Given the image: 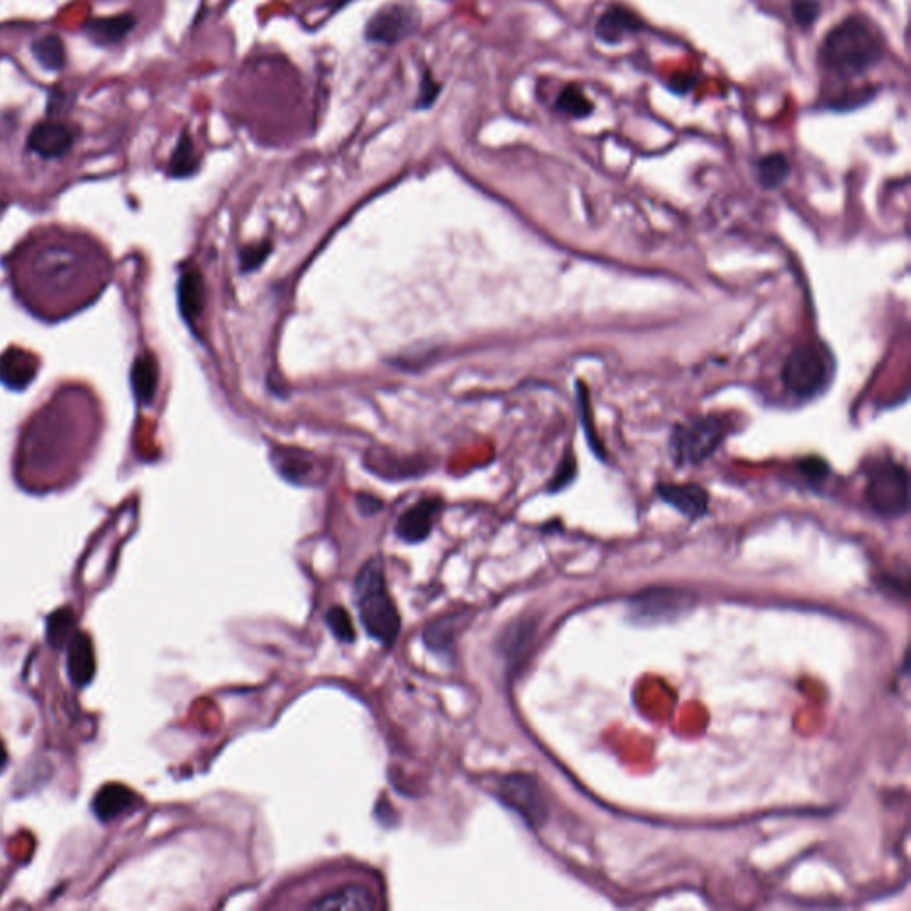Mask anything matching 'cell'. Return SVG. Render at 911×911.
Masks as SVG:
<instances>
[{"instance_id":"6da1fadb","label":"cell","mask_w":911,"mask_h":911,"mask_svg":"<svg viewBox=\"0 0 911 911\" xmlns=\"http://www.w3.org/2000/svg\"><path fill=\"white\" fill-rule=\"evenodd\" d=\"M98 251L86 241L72 237H52L33 246L25 257V276L31 280V291L45 296V301L63 303L82 294L84 289H97Z\"/></svg>"},{"instance_id":"7a4b0ae2","label":"cell","mask_w":911,"mask_h":911,"mask_svg":"<svg viewBox=\"0 0 911 911\" xmlns=\"http://www.w3.org/2000/svg\"><path fill=\"white\" fill-rule=\"evenodd\" d=\"M885 45L878 29L862 15H851L830 29L819 49V65L835 81L851 82L881 65Z\"/></svg>"},{"instance_id":"3957f363","label":"cell","mask_w":911,"mask_h":911,"mask_svg":"<svg viewBox=\"0 0 911 911\" xmlns=\"http://www.w3.org/2000/svg\"><path fill=\"white\" fill-rule=\"evenodd\" d=\"M356 604L360 620L369 636L385 646L396 643L401 632V616L396 604L388 595L385 572L379 559H371L362 566L355 581Z\"/></svg>"},{"instance_id":"277c9868","label":"cell","mask_w":911,"mask_h":911,"mask_svg":"<svg viewBox=\"0 0 911 911\" xmlns=\"http://www.w3.org/2000/svg\"><path fill=\"white\" fill-rule=\"evenodd\" d=\"M835 360L830 351L817 344L796 347L783 363L782 383L791 396L810 401L830 387Z\"/></svg>"},{"instance_id":"5b68a950","label":"cell","mask_w":911,"mask_h":911,"mask_svg":"<svg viewBox=\"0 0 911 911\" xmlns=\"http://www.w3.org/2000/svg\"><path fill=\"white\" fill-rule=\"evenodd\" d=\"M865 500L881 518H899L910 509V476L899 461H874L867 470Z\"/></svg>"},{"instance_id":"8992f818","label":"cell","mask_w":911,"mask_h":911,"mask_svg":"<svg viewBox=\"0 0 911 911\" xmlns=\"http://www.w3.org/2000/svg\"><path fill=\"white\" fill-rule=\"evenodd\" d=\"M726 422L714 415L678 424L671 435V452L678 467H696L709 460L725 442Z\"/></svg>"},{"instance_id":"52a82bcc","label":"cell","mask_w":911,"mask_h":911,"mask_svg":"<svg viewBox=\"0 0 911 911\" xmlns=\"http://www.w3.org/2000/svg\"><path fill=\"white\" fill-rule=\"evenodd\" d=\"M497 796L531 828H541L549 817V805L540 783L529 774H509L502 778L497 785Z\"/></svg>"},{"instance_id":"ba28073f","label":"cell","mask_w":911,"mask_h":911,"mask_svg":"<svg viewBox=\"0 0 911 911\" xmlns=\"http://www.w3.org/2000/svg\"><path fill=\"white\" fill-rule=\"evenodd\" d=\"M694 604V595L686 589L650 588L630 600V616L637 623H662L686 613Z\"/></svg>"},{"instance_id":"9c48e42d","label":"cell","mask_w":911,"mask_h":911,"mask_svg":"<svg viewBox=\"0 0 911 911\" xmlns=\"http://www.w3.org/2000/svg\"><path fill=\"white\" fill-rule=\"evenodd\" d=\"M419 13L401 4L379 9L367 24V40L383 45H396L417 29Z\"/></svg>"},{"instance_id":"30bf717a","label":"cell","mask_w":911,"mask_h":911,"mask_svg":"<svg viewBox=\"0 0 911 911\" xmlns=\"http://www.w3.org/2000/svg\"><path fill=\"white\" fill-rule=\"evenodd\" d=\"M643 31H646L645 20L623 4H611L595 24V36L604 45H620L625 38Z\"/></svg>"},{"instance_id":"8fae6325","label":"cell","mask_w":911,"mask_h":911,"mask_svg":"<svg viewBox=\"0 0 911 911\" xmlns=\"http://www.w3.org/2000/svg\"><path fill=\"white\" fill-rule=\"evenodd\" d=\"M657 495L689 520H698L709 511V493L696 483H661Z\"/></svg>"},{"instance_id":"7c38bea8","label":"cell","mask_w":911,"mask_h":911,"mask_svg":"<svg viewBox=\"0 0 911 911\" xmlns=\"http://www.w3.org/2000/svg\"><path fill=\"white\" fill-rule=\"evenodd\" d=\"M27 146L43 159H59L72 150V129L61 121H43L29 134Z\"/></svg>"},{"instance_id":"4fadbf2b","label":"cell","mask_w":911,"mask_h":911,"mask_svg":"<svg viewBox=\"0 0 911 911\" xmlns=\"http://www.w3.org/2000/svg\"><path fill=\"white\" fill-rule=\"evenodd\" d=\"M438 509H440L438 500H420L413 508L404 511L401 518L397 520V536L408 543H419V541L426 540L433 529V520H435Z\"/></svg>"},{"instance_id":"5bb4252c","label":"cell","mask_w":911,"mask_h":911,"mask_svg":"<svg viewBox=\"0 0 911 911\" xmlns=\"http://www.w3.org/2000/svg\"><path fill=\"white\" fill-rule=\"evenodd\" d=\"M68 675L70 680L77 687L88 686L89 682L95 677L97 671V659H95V648L91 643V637L84 632H75L72 639L68 641Z\"/></svg>"},{"instance_id":"9a60e30c","label":"cell","mask_w":911,"mask_h":911,"mask_svg":"<svg viewBox=\"0 0 911 911\" xmlns=\"http://www.w3.org/2000/svg\"><path fill=\"white\" fill-rule=\"evenodd\" d=\"M310 910H358L369 911L376 908V901L369 888L362 885H346L337 888L330 894L319 897L314 903L308 904Z\"/></svg>"},{"instance_id":"2e32d148","label":"cell","mask_w":911,"mask_h":911,"mask_svg":"<svg viewBox=\"0 0 911 911\" xmlns=\"http://www.w3.org/2000/svg\"><path fill=\"white\" fill-rule=\"evenodd\" d=\"M275 467L291 483L308 484L317 476L319 463L310 452L299 449H276Z\"/></svg>"},{"instance_id":"e0dca14e","label":"cell","mask_w":911,"mask_h":911,"mask_svg":"<svg viewBox=\"0 0 911 911\" xmlns=\"http://www.w3.org/2000/svg\"><path fill=\"white\" fill-rule=\"evenodd\" d=\"M134 792L121 783H107L93 799V812L100 821L109 823L120 817L134 801Z\"/></svg>"},{"instance_id":"ac0fdd59","label":"cell","mask_w":911,"mask_h":911,"mask_svg":"<svg viewBox=\"0 0 911 911\" xmlns=\"http://www.w3.org/2000/svg\"><path fill=\"white\" fill-rule=\"evenodd\" d=\"M36 360L20 349H11L0 358V379L11 388H24L36 374Z\"/></svg>"},{"instance_id":"d6986e66","label":"cell","mask_w":911,"mask_h":911,"mask_svg":"<svg viewBox=\"0 0 911 911\" xmlns=\"http://www.w3.org/2000/svg\"><path fill=\"white\" fill-rule=\"evenodd\" d=\"M178 301L180 310L189 323L196 321L202 315L205 307V283L196 269H189L178 285Z\"/></svg>"},{"instance_id":"ffe728a7","label":"cell","mask_w":911,"mask_h":911,"mask_svg":"<svg viewBox=\"0 0 911 911\" xmlns=\"http://www.w3.org/2000/svg\"><path fill=\"white\" fill-rule=\"evenodd\" d=\"M136 18L132 15L95 18L86 24V34L98 45H114L123 40L134 29Z\"/></svg>"},{"instance_id":"44dd1931","label":"cell","mask_w":911,"mask_h":911,"mask_svg":"<svg viewBox=\"0 0 911 911\" xmlns=\"http://www.w3.org/2000/svg\"><path fill=\"white\" fill-rule=\"evenodd\" d=\"M755 170H757L758 184L764 189L773 191V189L782 187L787 182V178L791 177V162L782 152H773V154H767L762 159H758Z\"/></svg>"},{"instance_id":"7402d4cb","label":"cell","mask_w":911,"mask_h":911,"mask_svg":"<svg viewBox=\"0 0 911 911\" xmlns=\"http://www.w3.org/2000/svg\"><path fill=\"white\" fill-rule=\"evenodd\" d=\"M157 381H159V369H157L154 356H139L132 369V385H134L136 396L141 403H152L155 390H157Z\"/></svg>"},{"instance_id":"603a6c76","label":"cell","mask_w":911,"mask_h":911,"mask_svg":"<svg viewBox=\"0 0 911 911\" xmlns=\"http://www.w3.org/2000/svg\"><path fill=\"white\" fill-rule=\"evenodd\" d=\"M556 111L572 120H584L593 114L595 104L586 97V93L577 84H568L557 95Z\"/></svg>"},{"instance_id":"cb8c5ba5","label":"cell","mask_w":911,"mask_h":911,"mask_svg":"<svg viewBox=\"0 0 911 911\" xmlns=\"http://www.w3.org/2000/svg\"><path fill=\"white\" fill-rule=\"evenodd\" d=\"M33 56L45 70H50V72H59L66 65L65 45L56 34H47L34 41Z\"/></svg>"},{"instance_id":"d4e9b609","label":"cell","mask_w":911,"mask_h":911,"mask_svg":"<svg viewBox=\"0 0 911 911\" xmlns=\"http://www.w3.org/2000/svg\"><path fill=\"white\" fill-rule=\"evenodd\" d=\"M878 93L879 89L876 86H867V84L865 86H856V88H847L837 93V95H833L826 107L830 111H835V113H849V111H856L863 105L872 102V98L876 97Z\"/></svg>"},{"instance_id":"484cf974","label":"cell","mask_w":911,"mask_h":911,"mask_svg":"<svg viewBox=\"0 0 911 911\" xmlns=\"http://www.w3.org/2000/svg\"><path fill=\"white\" fill-rule=\"evenodd\" d=\"M460 620L461 616H445V618H440L435 623H431L426 632H424L426 645L431 650H436V652L449 650V646L454 643L458 627H460V623H458Z\"/></svg>"},{"instance_id":"4316f807","label":"cell","mask_w":911,"mask_h":911,"mask_svg":"<svg viewBox=\"0 0 911 911\" xmlns=\"http://www.w3.org/2000/svg\"><path fill=\"white\" fill-rule=\"evenodd\" d=\"M198 155L194 150L193 141L187 136L186 132L178 139L177 148L171 155L170 175L171 177H189L194 171L198 170Z\"/></svg>"},{"instance_id":"83f0119b","label":"cell","mask_w":911,"mask_h":911,"mask_svg":"<svg viewBox=\"0 0 911 911\" xmlns=\"http://www.w3.org/2000/svg\"><path fill=\"white\" fill-rule=\"evenodd\" d=\"M73 627H75V616L70 609H59L50 616L47 621V639L54 648L68 645L72 639Z\"/></svg>"},{"instance_id":"f1b7e54d","label":"cell","mask_w":911,"mask_h":911,"mask_svg":"<svg viewBox=\"0 0 911 911\" xmlns=\"http://www.w3.org/2000/svg\"><path fill=\"white\" fill-rule=\"evenodd\" d=\"M821 13L823 6L819 0H791L792 20L803 31L812 29L821 18Z\"/></svg>"},{"instance_id":"f546056e","label":"cell","mask_w":911,"mask_h":911,"mask_svg":"<svg viewBox=\"0 0 911 911\" xmlns=\"http://www.w3.org/2000/svg\"><path fill=\"white\" fill-rule=\"evenodd\" d=\"M326 621H328V627H330L333 636L337 637L342 643H353L355 641L356 632L355 627H353V620L351 616L347 613L344 607H331L328 611V616H326Z\"/></svg>"},{"instance_id":"4dcf8cb0","label":"cell","mask_w":911,"mask_h":911,"mask_svg":"<svg viewBox=\"0 0 911 911\" xmlns=\"http://www.w3.org/2000/svg\"><path fill=\"white\" fill-rule=\"evenodd\" d=\"M271 253V242H260L257 246H250L241 253V269L244 273L255 271L266 262Z\"/></svg>"},{"instance_id":"1f68e13d","label":"cell","mask_w":911,"mask_h":911,"mask_svg":"<svg viewBox=\"0 0 911 911\" xmlns=\"http://www.w3.org/2000/svg\"><path fill=\"white\" fill-rule=\"evenodd\" d=\"M573 476H575V460H573L572 452H570V454L566 456V460L563 461L561 470L554 476V481L550 484V490L554 492V490L563 488V486H566V484L572 481Z\"/></svg>"},{"instance_id":"d6a6232c","label":"cell","mask_w":911,"mask_h":911,"mask_svg":"<svg viewBox=\"0 0 911 911\" xmlns=\"http://www.w3.org/2000/svg\"><path fill=\"white\" fill-rule=\"evenodd\" d=\"M420 89H422V93H420L417 107L426 109V107H429V105L435 102L436 97H438V91H440V86H438V84H436V82L433 81L429 75H426V77H424V81H422V86H420Z\"/></svg>"},{"instance_id":"836d02e7","label":"cell","mask_w":911,"mask_h":911,"mask_svg":"<svg viewBox=\"0 0 911 911\" xmlns=\"http://www.w3.org/2000/svg\"><path fill=\"white\" fill-rule=\"evenodd\" d=\"M696 84V77L694 75H689V73H682V75H673L671 81L668 82V88L677 93V95H687L691 89L694 88Z\"/></svg>"},{"instance_id":"e575fe53","label":"cell","mask_w":911,"mask_h":911,"mask_svg":"<svg viewBox=\"0 0 911 911\" xmlns=\"http://www.w3.org/2000/svg\"><path fill=\"white\" fill-rule=\"evenodd\" d=\"M801 468L807 474L808 479H824L828 474L826 461L819 460V458H808V460L801 461Z\"/></svg>"},{"instance_id":"d590c367","label":"cell","mask_w":911,"mask_h":911,"mask_svg":"<svg viewBox=\"0 0 911 911\" xmlns=\"http://www.w3.org/2000/svg\"><path fill=\"white\" fill-rule=\"evenodd\" d=\"M358 506L362 508L365 515H372V513H376L379 509V500L374 499L371 495H360V497H358Z\"/></svg>"},{"instance_id":"8d00e7d4","label":"cell","mask_w":911,"mask_h":911,"mask_svg":"<svg viewBox=\"0 0 911 911\" xmlns=\"http://www.w3.org/2000/svg\"><path fill=\"white\" fill-rule=\"evenodd\" d=\"M8 760L9 757L8 750H6V744H4V741L0 739V771H2L4 767L8 766Z\"/></svg>"},{"instance_id":"74e56055","label":"cell","mask_w":911,"mask_h":911,"mask_svg":"<svg viewBox=\"0 0 911 911\" xmlns=\"http://www.w3.org/2000/svg\"><path fill=\"white\" fill-rule=\"evenodd\" d=\"M347 2H351V0H333V8L340 9L342 6H346Z\"/></svg>"}]
</instances>
